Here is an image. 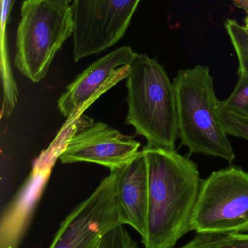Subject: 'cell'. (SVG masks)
Here are the masks:
<instances>
[{
  "instance_id": "18",
  "label": "cell",
  "mask_w": 248,
  "mask_h": 248,
  "mask_svg": "<svg viewBox=\"0 0 248 248\" xmlns=\"http://www.w3.org/2000/svg\"><path fill=\"white\" fill-rule=\"evenodd\" d=\"M237 7L243 9L248 13V0H232Z\"/></svg>"
},
{
  "instance_id": "5",
  "label": "cell",
  "mask_w": 248,
  "mask_h": 248,
  "mask_svg": "<svg viewBox=\"0 0 248 248\" xmlns=\"http://www.w3.org/2000/svg\"><path fill=\"white\" fill-rule=\"evenodd\" d=\"M192 231L221 235L248 232V172L230 166L202 179Z\"/></svg>"
},
{
  "instance_id": "15",
  "label": "cell",
  "mask_w": 248,
  "mask_h": 248,
  "mask_svg": "<svg viewBox=\"0 0 248 248\" xmlns=\"http://www.w3.org/2000/svg\"><path fill=\"white\" fill-rule=\"evenodd\" d=\"M221 234H198L191 241L178 248H221Z\"/></svg>"
},
{
  "instance_id": "2",
  "label": "cell",
  "mask_w": 248,
  "mask_h": 248,
  "mask_svg": "<svg viewBox=\"0 0 248 248\" xmlns=\"http://www.w3.org/2000/svg\"><path fill=\"white\" fill-rule=\"evenodd\" d=\"M126 87V124L146 139V147L175 150L179 138L176 93L165 70L156 60L137 53Z\"/></svg>"
},
{
  "instance_id": "12",
  "label": "cell",
  "mask_w": 248,
  "mask_h": 248,
  "mask_svg": "<svg viewBox=\"0 0 248 248\" xmlns=\"http://www.w3.org/2000/svg\"><path fill=\"white\" fill-rule=\"evenodd\" d=\"M218 122L227 135L248 140V117L240 114L218 102L216 110Z\"/></svg>"
},
{
  "instance_id": "10",
  "label": "cell",
  "mask_w": 248,
  "mask_h": 248,
  "mask_svg": "<svg viewBox=\"0 0 248 248\" xmlns=\"http://www.w3.org/2000/svg\"><path fill=\"white\" fill-rule=\"evenodd\" d=\"M116 170L115 196L122 225L147 234L149 213L148 170L142 150Z\"/></svg>"
},
{
  "instance_id": "3",
  "label": "cell",
  "mask_w": 248,
  "mask_h": 248,
  "mask_svg": "<svg viewBox=\"0 0 248 248\" xmlns=\"http://www.w3.org/2000/svg\"><path fill=\"white\" fill-rule=\"evenodd\" d=\"M173 83L178 134L182 145L191 154L214 156L232 163L235 153L217 118L219 100L210 68L198 65L180 70Z\"/></svg>"
},
{
  "instance_id": "13",
  "label": "cell",
  "mask_w": 248,
  "mask_h": 248,
  "mask_svg": "<svg viewBox=\"0 0 248 248\" xmlns=\"http://www.w3.org/2000/svg\"><path fill=\"white\" fill-rule=\"evenodd\" d=\"M223 106L248 117V76L242 74L234 91L224 101Z\"/></svg>"
},
{
  "instance_id": "14",
  "label": "cell",
  "mask_w": 248,
  "mask_h": 248,
  "mask_svg": "<svg viewBox=\"0 0 248 248\" xmlns=\"http://www.w3.org/2000/svg\"><path fill=\"white\" fill-rule=\"evenodd\" d=\"M99 248H138L124 225L109 232L102 240Z\"/></svg>"
},
{
  "instance_id": "17",
  "label": "cell",
  "mask_w": 248,
  "mask_h": 248,
  "mask_svg": "<svg viewBox=\"0 0 248 248\" xmlns=\"http://www.w3.org/2000/svg\"><path fill=\"white\" fill-rule=\"evenodd\" d=\"M221 248H248V233L223 235Z\"/></svg>"
},
{
  "instance_id": "9",
  "label": "cell",
  "mask_w": 248,
  "mask_h": 248,
  "mask_svg": "<svg viewBox=\"0 0 248 248\" xmlns=\"http://www.w3.org/2000/svg\"><path fill=\"white\" fill-rule=\"evenodd\" d=\"M136 54L131 46H124L89 65L58 99L60 113L68 121L83 115L93 102L128 77Z\"/></svg>"
},
{
  "instance_id": "6",
  "label": "cell",
  "mask_w": 248,
  "mask_h": 248,
  "mask_svg": "<svg viewBox=\"0 0 248 248\" xmlns=\"http://www.w3.org/2000/svg\"><path fill=\"white\" fill-rule=\"evenodd\" d=\"M142 0H73L74 62L99 55L121 40Z\"/></svg>"
},
{
  "instance_id": "7",
  "label": "cell",
  "mask_w": 248,
  "mask_h": 248,
  "mask_svg": "<svg viewBox=\"0 0 248 248\" xmlns=\"http://www.w3.org/2000/svg\"><path fill=\"white\" fill-rule=\"evenodd\" d=\"M64 128L70 129L58 155L64 164L88 162L107 167L111 171L133 158L141 147L134 137L83 114L67 120Z\"/></svg>"
},
{
  "instance_id": "21",
  "label": "cell",
  "mask_w": 248,
  "mask_h": 248,
  "mask_svg": "<svg viewBox=\"0 0 248 248\" xmlns=\"http://www.w3.org/2000/svg\"><path fill=\"white\" fill-rule=\"evenodd\" d=\"M246 26H247V27H248V24H246Z\"/></svg>"
},
{
  "instance_id": "20",
  "label": "cell",
  "mask_w": 248,
  "mask_h": 248,
  "mask_svg": "<svg viewBox=\"0 0 248 248\" xmlns=\"http://www.w3.org/2000/svg\"><path fill=\"white\" fill-rule=\"evenodd\" d=\"M245 24H248V16L245 19Z\"/></svg>"
},
{
  "instance_id": "11",
  "label": "cell",
  "mask_w": 248,
  "mask_h": 248,
  "mask_svg": "<svg viewBox=\"0 0 248 248\" xmlns=\"http://www.w3.org/2000/svg\"><path fill=\"white\" fill-rule=\"evenodd\" d=\"M224 27L238 58L239 75L248 76V27L233 19H227Z\"/></svg>"
},
{
  "instance_id": "16",
  "label": "cell",
  "mask_w": 248,
  "mask_h": 248,
  "mask_svg": "<svg viewBox=\"0 0 248 248\" xmlns=\"http://www.w3.org/2000/svg\"><path fill=\"white\" fill-rule=\"evenodd\" d=\"M16 0H1V52H7L6 44V27L8 21L9 16Z\"/></svg>"
},
{
  "instance_id": "1",
  "label": "cell",
  "mask_w": 248,
  "mask_h": 248,
  "mask_svg": "<svg viewBox=\"0 0 248 248\" xmlns=\"http://www.w3.org/2000/svg\"><path fill=\"white\" fill-rule=\"evenodd\" d=\"M148 170L149 213L144 248H174L192 231L202 179L195 162L175 150H142Z\"/></svg>"
},
{
  "instance_id": "8",
  "label": "cell",
  "mask_w": 248,
  "mask_h": 248,
  "mask_svg": "<svg viewBox=\"0 0 248 248\" xmlns=\"http://www.w3.org/2000/svg\"><path fill=\"white\" fill-rule=\"evenodd\" d=\"M116 170L100 182L60 224L49 248H99L105 236L122 225L115 196Z\"/></svg>"
},
{
  "instance_id": "22",
  "label": "cell",
  "mask_w": 248,
  "mask_h": 248,
  "mask_svg": "<svg viewBox=\"0 0 248 248\" xmlns=\"http://www.w3.org/2000/svg\"><path fill=\"white\" fill-rule=\"evenodd\" d=\"M14 248L10 247V248Z\"/></svg>"
},
{
  "instance_id": "19",
  "label": "cell",
  "mask_w": 248,
  "mask_h": 248,
  "mask_svg": "<svg viewBox=\"0 0 248 248\" xmlns=\"http://www.w3.org/2000/svg\"><path fill=\"white\" fill-rule=\"evenodd\" d=\"M55 1H61V2L66 3V4H70L72 2L73 0H55Z\"/></svg>"
},
{
  "instance_id": "4",
  "label": "cell",
  "mask_w": 248,
  "mask_h": 248,
  "mask_svg": "<svg viewBox=\"0 0 248 248\" xmlns=\"http://www.w3.org/2000/svg\"><path fill=\"white\" fill-rule=\"evenodd\" d=\"M71 5L55 0H25L16 37L14 65L32 82L45 78L55 55L73 36Z\"/></svg>"
}]
</instances>
